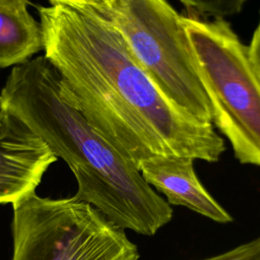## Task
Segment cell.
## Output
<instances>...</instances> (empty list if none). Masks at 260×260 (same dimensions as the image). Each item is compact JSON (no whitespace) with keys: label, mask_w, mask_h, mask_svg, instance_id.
<instances>
[{"label":"cell","mask_w":260,"mask_h":260,"mask_svg":"<svg viewBox=\"0 0 260 260\" xmlns=\"http://www.w3.org/2000/svg\"><path fill=\"white\" fill-rule=\"evenodd\" d=\"M44 56L90 125L139 165L152 156L216 162L224 140L172 104L150 81L117 28L89 0L38 6Z\"/></svg>","instance_id":"obj_1"},{"label":"cell","mask_w":260,"mask_h":260,"mask_svg":"<svg viewBox=\"0 0 260 260\" xmlns=\"http://www.w3.org/2000/svg\"><path fill=\"white\" fill-rule=\"evenodd\" d=\"M0 110L19 118L68 165L77 183L74 196L116 226L153 236L172 220V206L90 125L45 56L12 68Z\"/></svg>","instance_id":"obj_2"},{"label":"cell","mask_w":260,"mask_h":260,"mask_svg":"<svg viewBox=\"0 0 260 260\" xmlns=\"http://www.w3.org/2000/svg\"><path fill=\"white\" fill-rule=\"evenodd\" d=\"M194 64L212 108V123L243 165L260 168V83L249 47L225 19L183 15Z\"/></svg>","instance_id":"obj_3"},{"label":"cell","mask_w":260,"mask_h":260,"mask_svg":"<svg viewBox=\"0 0 260 260\" xmlns=\"http://www.w3.org/2000/svg\"><path fill=\"white\" fill-rule=\"evenodd\" d=\"M120 32L154 86L201 124L212 108L198 76L183 15L164 0H89Z\"/></svg>","instance_id":"obj_4"},{"label":"cell","mask_w":260,"mask_h":260,"mask_svg":"<svg viewBox=\"0 0 260 260\" xmlns=\"http://www.w3.org/2000/svg\"><path fill=\"white\" fill-rule=\"evenodd\" d=\"M12 207V260H139L125 231L75 196L34 192Z\"/></svg>","instance_id":"obj_5"},{"label":"cell","mask_w":260,"mask_h":260,"mask_svg":"<svg viewBox=\"0 0 260 260\" xmlns=\"http://www.w3.org/2000/svg\"><path fill=\"white\" fill-rule=\"evenodd\" d=\"M57 160L47 144L19 118L0 110V204L36 192Z\"/></svg>","instance_id":"obj_6"},{"label":"cell","mask_w":260,"mask_h":260,"mask_svg":"<svg viewBox=\"0 0 260 260\" xmlns=\"http://www.w3.org/2000/svg\"><path fill=\"white\" fill-rule=\"evenodd\" d=\"M191 157L156 155L143 160L138 170L144 181L164 194L170 205L186 207L218 223L233 216L211 196L198 179Z\"/></svg>","instance_id":"obj_7"},{"label":"cell","mask_w":260,"mask_h":260,"mask_svg":"<svg viewBox=\"0 0 260 260\" xmlns=\"http://www.w3.org/2000/svg\"><path fill=\"white\" fill-rule=\"evenodd\" d=\"M22 0H0V68L19 66L44 50L40 21Z\"/></svg>","instance_id":"obj_8"},{"label":"cell","mask_w":260,"mask_h":260,"mask_svg":"<svg viewBox=\"0 0 260 260\" xmlns=\"http://www.w3.org/2000/svg\"><path fill=\"white\" fill-rule=\"evenodd\" d=\"M181 3L185 6L187 14L185 16L199 20L224 19V17L239 13L245 1H186Z\"/></svg>","instance_id":"obj_9"},{"label":"cell","mask_w":260,"mask_h":260,"mask_svg":"<svg viewBox=\"0 0 260 260\" xmlns=\"http://www.w3.org/2000/svg\"><path fill=\"white\" fill-rule=\"evenodd\" d=\"M197 260H260V236L219 254Z\"/></svg>","instance_id":"obj_10"},{"label":"cell","mask_w":260,"mask_h":260,"mask_svg":"<svg viewBox=\"0 0 260 260\" xmlns=\"http://www.w3.org/2000/svg\"><path fill=\"white\" fill-rule=\"evenodd\" d=\"M248 47H249V55H250L252 67L260 83V17Z\"/></svg>","instance_id":"obj_11"}]
</instances>
